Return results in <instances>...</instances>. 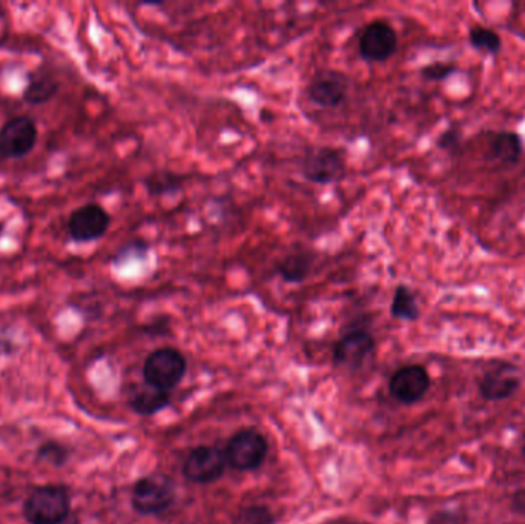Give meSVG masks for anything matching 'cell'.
Returning <instances> with one entry per match:
<instances>
[{
    "label": "cell",
    "mask_w": 525,
    "mask_h": 524,
    "mask_svg": "<svg viewBox=\"0 0 525 524\" xmlns=\"http://www.w3.org/2000/svg\"><path fill=\"white\" fill-rule=\"evenodd\" d=\"M149 246L146 245L142 240H137V242L129 243V245L123 246L120 249L117 256L114 257V263L120 265V263L128 262L131 257L136 256L137 259H143L148 254Z\"/></svg>",
    "instance_id": "cb8c5ba5"
},
{
    "label": "cell",
    "mask_w": 525,
    "mask_h": 524,
    "mask_svg": "<svg viewBox=\"0 0 525 524\" xmlns=\"http://www.w3.org/2000/svg\"><path fill=\"white\" fill-rule=\"evenodd\" d=\"M175 501L174 481L168 475H149L140 478L134 485L133 503L134 511L140 515H159L168 511Z\"/></svg>",
    "instance_id": "277c9868"
},
{
    "label": "cell",
    "mask_w": 525,
    "mask_h": 524,
    "mask_svg": "<svg viewBox=\"0 0 525 524\" xmlns=\"http://www.w3.org/2000/svg\"><path fill=\"white\" fill-rule=\"evenodd\" d=\"M275 518L271 509L266 506H248L243 511L238 512L234 524H274Z\"/></svg>",
    "instance_id": "44dd1931"
},
{
    "label": "cell",
    "mask_w": 525,
    "mask_h": 524,
    "mask_svg": "<svg viewBox=\"0 0 525 524\" xmlns=\"http://www.w3.org/2000/svg\"><path fill=\"white\" fill-rule=\"evenodd\" d=\"M70 515V491L62 485L37 486L24 503V517L30 524H59Z\"/></svg>",
    "instance_id": "6da1fadb"
},
{
    "label": "cell",
    "mask_w": 525,
    "mask_h": 524,
    "mask_svg": "<svg viewBox=\"0 0 525 524\" xmlns=\"http://www.w3.org/2000/svg\"><path fill=\"white\" fill-rule=\"evenodd\" d=\"M510 508L515 514L525 517V488L518 489L510 498Z\"/></svg>",
    "instance_id": "484cf974"
},
{
    "label": "cell",
    "mask_w": 525,
    "mask_h": 524,
    "mask_svg": "<svg viewBox=\"0 0 525 524\" xmlns=\"http://www.w3.org/2000/svg\"><path fill=\"white\" fill-rule=\"evenodd\" d=\"M456 73V67L453 64H446V62H435V64L426 65L421 70L423 79L429 82H444V80L452 77Z\"/></svg>",
    "instance_id": "603a6c76"
},
{
    "label": "cell",
    "mask_w": 525,
    "mask_h": 524,
    "mask_svg": "<svg viewBox=\"0 0 525 524\" xmlns=\"http://www.w3.org/2000/svg\"><path fill=\"white\" fill-rule=\"evenodd\" d=\"M349 87V77L343 71H318L308 85V97L317 107L332 110L346 100Z\"/></svg>",
    "instance_id": "30bf717a"
},
{
    "label": "cell",
    "mask_w": 525,
    "mask_h": 524,
    "mask_svg": "<svg viewBox=\"0 0 525 524\" xmlns=\"http://www.w3.org/2000/svg\"><path fill=\"white\" fill-rule=\"evenodd\" d=\"M398 50V34L386 20L366 25L358 42V53L367 64L386 62Z\"/></svg>",
    "instance_id": "52a82bcc"
},
{
    "label": "cell",
    "mask_w": 525,
    "mask_h": 524,
    "mask_svg": "<svg viewBox=\"0 0 525 524\" xmlns=\"http://www.w3.org/2000/svg\"><path fill=\"white\" fill-rule=\"evenodd\" d=\"M68 449L57 442H47L40 446L37 451V460L47 461L54 466H62L68 460Z\"/></svg>",
    "instance_id": "7402d4cb"
},
{
    "label": "cell",
    "mask_w": 525,
    "mask_h": 524,
    "mask_svg": "<svg viewBox=\"0 0 525 524\" xmlns=\"http://www.w3.org/2000/svg\"><path fill=\"white\" fill-rule=\"evenodd\" d=\"M440 150L446 151L449 154H456L461 150V134L455 128H450V130L444 131L440 137H438V142H436Z\"/></svg>",
    "instance_id": "d4e9b609"
},
{
    "label": "cell",
    "mask_w": 525,
    "mask_h": 524,
    "mask_svg": "<svg viewBox=\"0 0 525 524\" xmlns=\"http://www.w3.org/2000/svg\"><path fill=\"white\" fill-rule=\"evenodd\" d=\"M430 375L421 365H407L393 372L389 389L392 397L403 405H415L429 392Z\"/></svg>",
    "instance_id": "8fae6325"
},
{
    "label": "cell",
    "mask_w": 525,
    "mask_h": 524,
    "mask_svg": "<svg viewBox=\"0 0 525 524\" xmlns=\"http://www.w3.org/2000/svg\"><path fill=\"white\" fill-rule=\"evenodd\" d=\"M226 465L225 451L214 446H199L186 457L183 475L195 485H209L223 477Z\"/></svg>",
    "instance_id": "9c48e42d"
},
{
    "label": "cell",
    "mask_w": 525,
    "mask_h": 524,
    "mask_svg": "<svg viewBox=\"0 0 525 524\" xmlns=\"http://www.w3.org/2000/svg\"><path fill=\"white\" fill-rule=\"evenodd\" d=\"M390 314L393 319L404 320V322H417L420 319V305L415 292L409 286H397L390 303Z\"/></svg>",
    "instance_id": "ac0fdd59"
},
{
    "label": "cell",
    "mask_w": 525,
    "mask_h": 524,
    "mask_svg": "<svg viewBox=\"0 0 525 524\" xmlns=\"http://www.w3.org/2000/svg\"><path fill=\"white\" fill-rule=\"evenodd\" d=\"M469 44L479 53L490 54V56H495L502 48L499 34L492 28L481 27V25H475L469 31Z\"/></svg>",
    "instance_id": "d6986e66"
},
{
    "label": "cell",
    "mask_w": 525,
    "mask_h": 524,
    "mask_svg": "<svg viewBox=\"0 0 525 524\" xmlns=\"http://www.w3.org/2000/svg\"><path fill=\"white\" fill-rule=\"evenodd\" d=\"M59 524H80V523L76 517H73V515H70V517H68L67 520H63L62 523H59Z\"/></svg>",
    "instance_id": "83f0119b"
},
{
    "label": "cell",
    "mask_w": 525,
    "mask_h": 524,
    "mask_svg": "<svg viewBox=\"0 0 525 524\" xmlns=\"http://www.w3.org/2000/svg\"><path fill=\"white\" fill-rule=\"evenodd\" d=\"M171 395L169 391L156 388L146 383L145 386H140L134 391V394L129 398V406L134 412L140 415H154L157 412L165 409L169 405Z\"/></svg>",
    "instance_id": "2e32d148"
},
{
    "label": "cell",
    "mask_w": 525,
    "mask_h": 524,
    "mask_svg": "<svg viewBox=\"0 0 525 524\" xmlns=\"http://www.w3.org/2000/svg\"><path fill=\"white\" fill-rule=\"evenodd\" d=\"M314 268V256L309 251L298 249L294 253L288 254L278 263L275 272L277 276L289 285H298L311 276Z\"/></svg>",
    "instance_id": "9a60e30c"
},
{
    "label": "cell",
    "mask_w": 525,
    "mask_h": 524,
    "mask_svg": "<svg viewBox=\"0 0 525 524\" xmlns=\"http://www.w3.org/2000/svg\"><path fill=\"white\" fill-rule=\"evenodd\" d=\"M374 351V335L364 329H355L335 343L332 362L337 368L358 369Z\"/></svg>",
    "instance_id": "7c38bea8"
},
{
    "label": "cell",
    "mask_w": 525,
    "mask_h": 524,
    "mask_svg": "<svg viewBox=\"0 0 525 524\" xmlns=\"http://www.w3.org/2000/svg\"><path fill=\"white\" fill-rule=\"evenodd\" d=\"M490 159L501 165L513 166L521 160L524 154V143L519 134L513 131H498L489 137Z\"/></svg>",
    "instance_id": "5bb4252c"
},
{
    "label": "cell",
    "mask_w": 525,
    "mask_h": 524,
    "mask_svg": "<svg viewBox=\"0 0 525 524\" xmlns=\"http://www.w3.org/2000/svg\"><path fill=\"white\" fill-rule=\"evenodd\" d=\"M60 83L48 73L28 74L27 87L24 90V102L28 105H43L57 96Z\"/></svg>",
    "instance_id": "e0dca14e"
},
{
    "label": "cell",
    "mask_w": 525,
    "mask_h": 524,
    "mask_svg": "<svg viewBox=\"0 0 525 524\" xmlns=\"http://www.w3.org/2000/svg\"><path fill=\"white\" fill-rule=\"evenodd\" d=\"M521 451H522V454L525 455V432H524V434H522V445H521Z\"/></svg>",
    "instance_id": "f1b7e54d"
},
{
    "label": "cell",
    "mask_w": 525,
    "mask_h": 524,
    "mask_svg": "<svg viewBox=\"0 0 525 524\" xmlns=\"http://www.w3.org/2000/svg\"><path fill=\"white\" fill-rule=\"evenodd\" d=\"M269 452L265 435L255 429H243L228 442L225 449L226 461L237 471H255L265 463Z\"/></svg>",
    "instance_id": "5b68a950"
},
{
    "label": "cell",
    "mask_w": 525,
    "mask_h": 524,
    "mask_svg": "<svg viewBox=\"0 0 525 524\" xmlns=\"http://www.w3.org/2000/svg\"><path fill=\"white\" fill-rule=\"evenodd\" d=\"M37 123L30 116H16L7 120L0 128V157L2 159H24L36 148Z\"/></svg>",
    "instance_id": "8992f818"
},
{
    "label": "cell",
    "mask_w": 525,
    "mask_h": 524,
    "mask_svg": "<svg viewBox=\"0 0 525 524\" xmlns=\"http://www.w3.org/2000/svg\"><path fill=\"white\" fill-rule=\"evenodd\" d=\"M188 363L185 355L175 348H159L148 355L143 365V377L148 385L171 391L185 377Z\"/></svg>",
    "instance_id": "7a4b0ae2"
},
{
    "label": "cell",
    "mask_w": 525,
    "mask_h": 524,
    "mask_svg": "<svg viewBox=\"0 0 525 524\" xmlns=\"http://www.w3.org/2000/svg\"><path fill=\"white\" fill-rule=\"evenodd\" d=\"M352 524H358V523H352Z\"/></svg>",
    "instance_id": "4dcf8cb0"
},
{
    "label": "cell",
    "mask_w": 525,
    "mask_h": 524,
    "mask_svg": "<svg viewBox=\"0 0 525 524\" xmlns=\"http://www.w3.org/2000/svg\"><path fill=\"white\" fill-rule=\"evenodd\" d=\"M519 386L521 382L512 366L504 365L486 372L483 379L479 380L478 391L487 402H502L513 397Z\"/></svg>",
    "instance_id": "4fadbf2b"
},
{
    "label": "cell",
    "mask_w": 525,
    "mask_h": 524,
    "mask_svg": "<svg viewBox=\"0 0 525 524\" xmlns=\"http://www.w3.org/2000/svg\"><path fill=\"white\" fill-rule=\"evenodd\" d=\"M430 524H463V518L459 517L455 512H438L430 520Z\"/></svg>",
    "instance_id": "4316f807"
},
{
    "label": "cell",
    "mask_w": 525,
    "mask_h": 524,
    "mask_svg": "<svg viewBox=\"0 0 525 524\" xmlns=\"http://www.w3.org/2000/svg\"><path fill=\"white\" fill-rule=\"evenodd\" d=\"M111 226V216L99 203H88L71 213L68 234L76 243H91L102 239Z\"/></svg>",
    "instance_id": "ba28073f"
},
{
    "label": "cell",
    "mask_w": 525,
    "mask_h": 524,
    "mask_svg": "<svg viewBox=\"0 0 525 524\" xmlns=\"http://www.w3.org/2000/svg\"><path fill=\"white\" fill-rule=\"evenodd\" d=\"M301 174L315 185L341 182L347 176L346 156L334 146L312 148L301 162Z\"/></svg>",
    "instance_id": "3957f363"
},
{
    "label": "cell",
    "mask_w": 525,
    "mask_h": 524,
    "mask_svg": "<svg viewBox=\"0 0 525 524\" xmlns=\"http://www.w3.org/2000/svg\"><path fill=\"white\" fill-rule=\"evenodd\" d=\"M4 228H5L4 222L0 220V234H2V231H4Z\"/></svg>",
    "instance_id": "f546056e"
},
{
    "label": "cell",
    "mask_w": 525,
    "mask_h": 524,
    "mask_svg": "<svg viewBox=\"0 0 525 524\" xmlns=\"http://www.w3.org/2000/svg\"><path fill=\"white\" fill-rule=\"evenodd\" d=\"M146 190L152 196H162V194L174 193L182 188L180 177L172 173L151 174L145 180Z\"/></svg>",
    "instance_id": "ffe728a7"
}]
</instances>
